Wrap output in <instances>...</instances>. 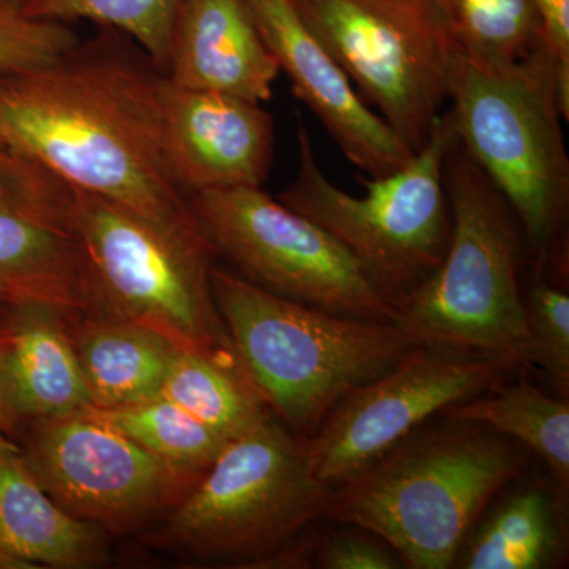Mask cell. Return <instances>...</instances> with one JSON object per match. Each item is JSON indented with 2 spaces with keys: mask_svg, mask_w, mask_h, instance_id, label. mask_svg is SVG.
I'll use <instances>...</instances> for the list:
<instances>
[{
  "mask_svg": "<svg viewBox=\"0 0 569 569\" xmlns=\"http://www.w3.org/2000/svg\"><path fill=\"white\" fill-rule=\"evenodd\" d=\"M279 73L249 0L183 2L167 70L173 84L263 103Z\"/></svg>",
  "mask_w": 569,
  "mask_h": 569,
  "instance_id": "cell-16",
  "label": "cell"
},
{
  "mask_svg": "<svg viewBox=\"0 0 569 569\" xmlns=\"http://www.w3.org/2000/svg\"><path fill=\"white\" fill-rule=\"evenodd\" d=\"M516 369L481 351L417 343L329 411L306 440L310 466L335 489L419 426L501 387Z\"/></svg>",
  "mask_w": 569,
  "mask_h": 569,
  "instance_id": "cell-12",
  "label": "cell"
},
{
  "mask_svg": "<svg viewBox=\"0 0 569 569\" xmlns=\"http://www.w3.org/2000/svg\"><path fill=\"white\" fill-rule=\"evenodd\" d=\"M0 306L102 312L74 224L73 189L13 148L0 153Z\"/></svg>",
  "mask_w": 569,
  "mask_h": 569,
  "instance_id": "cell-13",
  "label": "cell"
},
{
  "mask_svg": "<svg viewBox=\"0 0 569 569\" xmlns=\"http://www.w3.org/2000/svg\"><path fill=\"white\" fill-rule=\"evenodd\" d=\"M93 411L157 458L200 477L230 441L163 396Z\"/></svg>",
  "mask_w": 569,
  "mask_h": 569,
  "instance_id": "cell-24",
  "label": "cell"
},
{
  "mask_svg": "<svg viewBox=\"0 0 569 569\" xmlns=\"http://www.w3.org/2000/svg\"><path fill=\"white\" fill-rule=\"evenodd\" d=\"M451 238L443 261L397 301L396 325L419 343L481 351L533 366L522 302L529 261L522 228L456 134L445 159Z\"/></svg>",
  "mask_w": 569,
  "mask_h": 569,
  "instance_id": "cell-5",
  "label": "cell"
},
{
  "mask_svg": "<svg viewBox=\"0 0 569 569\" xmlns=\"http://www.w3.org/2000/svg\"><path fill=\"white\" fill-rule=\"evenodd\" d=\"M441 417L479 422L512 438L542 460L550 478L569 490V403L519 381L501 385L445 411Z\"/></svg>",
  "mask_w": 569,
  "mask_h": 569,
  "instance_id": "cell-21",
  "label": "cell"
},
{
  "mask_svg": "<svg viewBox=\"0 0 569 569\" xmlns=\"http://www.w3.org/2000/svg\"><path fill=\"white\" fill-rule=\"evenodd\" d=\"M80 41L69 22L33 18L22 0H0V74L40 69Z\"/></svg>",
  "mask_w": 569,
  "mask_h": 569,
  "instance_id": "cell-27",
  "label": "cell"
},
{
  "mask_svg": "<svg viewBox=\"0 0 569 569\" xmlns=\"http://www.w3.org/2000/svg\"><path fill=\"white\" fill-rule=\"evenodd\" d=\"M331 493L305 438L271 417L228 441L152 541L201 560L260 567L325 518Z\"/></svg>",
  "mask_w": 569,
  "mask_h": 569,
  "instance_id": "cell-6",
  "label": "cell"
},
{
  "mask_svg": "<svg viewBox=\"0 0 569 569\" xmlns=\"http://www.w3.org/2000/svg\"><path fill=\"white\" fill-rule=\"evenodd\" d=\"M522 302L533 348V366L541 367L565 392L569 387L568 276L527 261Z\"/></svg>",
  "mask_w": 569,
  "mask_h": 569,
  "instance_id": "cell-26",
  "label": "cell"
},
{
  "mask_svg": "<svg viewBox=\"0 0 569 569\" xmlns=\"http://www.w3.org/2000/svg\"><path fill=\"white\" fill-rule=\"evenodd\" d=\"M69 318L48 307H9L0 356V430L33 419L91 410L92 402L69 335Z\"/></svg>",
  "mask_w": 569,
  "mask_h": 569,
  "instance_id": "cell-17",
  "label": "cell"
},
{
  "mask_svg": "<svg viewBox=\"0 0 569 569\" xmlns=\"http://www.w3.org/2000/svg\"><path fill=\"white\" fill-rule=\"evenodd\" d=\"M160 396L230 441L271 418L238 355L179 351Z\"/></svg>",
  "mask_w": 569,
  "mask_h": 569,
  "instance_id": "cell-22",
  "label": "cell"
},
{
  "mask_svg": "<svg viewBox=\"0 0 569 569\" xmlns=\"http://www.w3.org/2000/svg\"><path fill=\"white\" fill-rule=\"evenodd\" d=\"M13 433L33 478L63 511L114 533L170 512L201 478L157 458L92 408L33 419Z\"/></svg>",
  "mask_w": 569,
  "mask_h": 569,
  "instance_id": "cell-11",
  "label": "cell"
},
{
  "mask_svg": "<svg viewBox=\"0 0 569 569\" xmlns=\"http://www.w3.org/2000/svg\"><path fill=\"white\" fill-rule=\"evenodd\" d=\"M307 28L418 152L448 102L458 47L437 0H295Z\"/></svg>",
  "mask_w": 569,
  "mask_h": 569,
  "instance_id": "cell-10",
  "label": "cell"
},
{
  "mask_svg": "<svg viewBox=\"0 0 569 569\" xmlns=\"http://www.w3.org/2000/svg\"><path fill=\"white\" fill-rule=\"evenodd\" d=\"M448 100L460 144L515 212L530 263L568 276L569 110L553 62L498 71L456 52Z\"/></svg>",
  "mask_w": 569,
  "mask_h": 569,
  "instance_id": "cell-4",
  "label": "cell"
},
{
  "mask_svg": "<svg viewBox=\"0 0 569 569\" xmlns=\"http://www.w3.org/2000/svg\"><path fill=\"white\" fill-rule=\"evenodd\" d=\"M107 560L103 530L63 511L0 430V568H96Z\"/></svg>",
  "mask_w": 569,
  "mask_h": 569,
  "instance_id": "cell-18",
  "label": "cell"
},
{
  "mask_svg": "<svg viewBox=\"0 0 569 569\" xmlns=\"http://www.w3.org/2000/svg\"><path fill=\"white\" fill-rule=\"evenodd\" d=\"M73 201L103 312L144 326L181 351L236 355L212 293L216 253L97 194L73 189Z\"/></svg>",
  "mask_w": 569,
  "mask_h": 569,
  "instance_id": "cell-8",
  "label": "cell"
},
{
  "mask_svg": "<svg viewBox=\"0 0 569 569\" xmlns=\"http://www.w3.org/2000/svg\"><path fill=\"white\" fill-rule=\"evenodd\" d=\"M310 565L323 569L406 568L387 541L353 526H343L313 539Z\"/></svg>",
  "mask_w": 569,
  "mask_h": 569,
  "instance_id": "cell-28",
  "label": "cell"
},
{
  "mask_svg": "<svg viewBox=\"0 0 569 569\" xmlns=\"http://www.w3.org/2000/svg\"><path fill=\"white\" fill-rule=\"evenodd\" d=\"M529 452L489 426L443 417L332 489L325 518L372 531L406 568H452L493 498L526 473Z\"/></svg>",
  "mask_w": 569,
  "mask_h": 569,
  "instance_id": "cell-2",
  "label": "cell"
},
{
  "mask_svg": "<svg viewBox=\"0 0 569 569\" xmlns=\"http://www.w3.org/2000/svg\"><path fill=\"white\" fill-rule=\"evenodd\" d=\"M186 0H26L40 20H86L126 33L167 74L176 20Z\"/></svg>",
  "mask_w": 569,
  "mask_h": 569,
  "instance_id": "cell-25",
  "label": "cell"
},
{
  "mask_svg": "<svg viewBox=\"0 0 569 569\" xmlns=\"http://www.w3.org/2000/svg\"><path fill=\"white\" fill-rule=\"evenodd\" d=\"M211 284L247 377L268 410L305 440L343 397L419 343L399 325L299 305L216 266Z\"/></svg>",
  "mask_w": 569,
  "mask_h": 569,
  "instance_id": "cell-3",
  "label": "cell"
},
{
  "mask_svg": "<svg viewBox=\"0 0 569 569\" xmlns=\"http://www.w3.org/2000/svg\"><path fill=\"white\" fill-rule=\"evenodd\" d=\"M22 2H26V0H22Z\"/></svg>",
  "mask_w": 569,
  "mask_h": 569,
  "instance_id": "cell-32",
  "label": "cell"
},
{
  "mask_svg": "<svg viewBox=\"0 0 569 569\" xmlns=\"http://www.w3.org/2000/svg\"><path fill=\"white\" fill-rule=\"evenodd\" d=\"M7 148H9V144H7V141L3 140L2 133H0V153L6 151Z\"/></svg>",
  "mask_w": 569,
  "mask_h": 569,
  "instance_id": "cell-31",
  "label": "cell"
},
{
  "mask_svg": "<svg viewBox=\"0 0 569 569\" xmlns=\"http://www.w3.org/2000/svg\"><path fill=\"white\" fill-rule=\"evenodd\" d=\"M192 209L217 257L257 287L336 316L396 323L395 299L365 264L261 187L194 193Z\"/></svg>",
  "mask_w": 569,
  "mask_h": 569,
  "instance_id": "cell-9",
  "label": "cell"
},
{
  "mask_svg": "<svg viewBox=\"0 0 569 569\" xmlns=\"http://www.w3.org/2000/svg\"><path fill=\"white\" fill-rule=\"evenodd\" d=\"M7 316H9V307L0 306V356H2L3 346H6Z\"/></svg>",
  "mask_w": 569,
  "mask_h": 569,
  "instance_id": "cell-30",
  "label": "cell"
},
{
  "mask_svg": "<svg viewBox=\"0 0 569 569\" xmlns=\"http://www.w3.org/2000/svg\"><path fill=\"white\" fill-rule=\"evenodd\" d=\"M249 6L295 96L358 170L367 178H383L410 162V146L367 107L346 70L307 28L295 0H249Z\"/></svg>",
  "mask_w": 569,
  "mask_h": 569,
  "instance_id": "cell-14",
  "label": "cell"
},
{
  "mask_svg": "<svg viewBox=\"0 0 569 569\" xmlns=\"http://www.w3.org/2000/svg\"><path fill=\"white\" fill-rule=\"evenodd\" d=\"M563 103L569 108V0H535Z\"/></svg>",
  "mask_w": 569,
  "mask_h": 569,
  "instance_id": "cell-29",
  "label": "cell"
},
{
  "mask_svg": "<svg viewBox=\"0 0 569 569\" xmlns=\"http://www.w3.org/2000/svg\"><path fill=\"white\" fill-rule=\"evenodd\" d=\"M456 140L449 111L410 162L383 178L358 176L361 197L337 187L298 123V173L277 200L312 220L365 264L396 305L437 271L451 238L445 159Z\"/></svg>",
  "mask_w": 569,
  "mask_h": 569,
  "instance_id": "cell-7",
  "label": "cell"
},
{
  "mask_svg": "<svg viewBox=\"0 0 569 569\" xmlns=\"http://www.w3.org/2000/svg\"><path fill=\"white\" fill-rule=\"evenodd\" d=\"M164 86L132 39L102 28L58 61L0 74V133L73 189L217 254L168 153Z\"/></svg>",
  "mask_w": 569,
  "mask_h": 569,
  "instance_id": "cell-1",
  "label": "cell"
},
{
  "mask_svg": "<svg viewBox=\"0 0 569 569\" xmlns=\"http://www.w3.org/2000/svg\"><path fill=\"white\" fill-rule=\"evenodd\" d=\"M437 2L458 51L478 66L509 71L550 59L535 0Z\"/></svg>",
  "mask_w": 569,
  "mask_h": 569,
  "instance_id": "cell-23",
  "label": "cell"
},
{
  "mask_svg": "<svg viewBox=\"0 0 569 569\" xmlns=\"http://www.w3.org/2000/svg\"><path fill=\"white\" fill-rule=\"evenodd\" d=\"M567 496L552 478L509 493L475 523L452 568L561 567L568 556Z\"/></svg>",
  "mask_w": 569,
  "mask_h": 569,
  "instance_id": "cell-20",
  "label": "cell"
},
{
  "mask_svg": "<svg viewBox=\"0 0 569 569\" xmlns=\"http://www.w3.org/2000/svg\"><path fill=\"white\" fill-rule=\"evenodd\" d=\"M164 137L183 189L261 187L274 160V119L261 103L179 88L167 77Z\"/></svg>",
  "mask_w": 569,
  "mask_h": 569,
  "instance_id": "cell-15",
  "label": "cell"
},
{
  "mask_svg": "<svg viewBox=\"0 0 569 569\" xmlns=\"http://www.w3.org/2000/svg\"><path fill=\"white\" fill-rule=\"evenodd\" d=\"M93 410L146 402L162 392L178 348L144 326L108 312L69 323Z\"/></svg>",
  "mask_w": 569,
  "mask_h": 569,
  "instance_id": "cell-19",
  "label": "cell"
}]
</instances>
